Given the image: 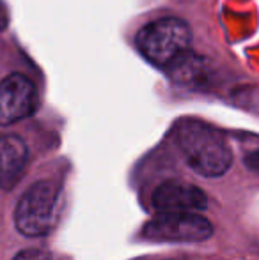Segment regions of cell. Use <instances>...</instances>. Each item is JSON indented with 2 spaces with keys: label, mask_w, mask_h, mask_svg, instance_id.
Wrapping results in <instances>:
<instances>
[{
  "label": "cell",
  "mask_w": 259,
  "mask_h": 260,
  "mask_svg": "<svg viewBox=\"0 0 259 260\" xmlns=\"http://www.w3.org/2000/svg\"><path fill=\"white\" fill-rule=\"evenodd\" d=\"M188 167L204 177H220L231 168L233 152L220 131L199 120H185L176 131Z\"/></svg>",
  "instance_id": "cell-1"
},
{
  "label": "cell",
  "mask_w": 259,
  "mask_h": 260,
  "mask_svg": "<svg viewBox=\"0 0 259 260\" xmlns=\"http://www.w3.org/2000/svg\"><path fill=\"white\" fill-rule=\"evenodd\" d=\"M192 30L180 18H162L148 23L137 34L140 52L158 66H169L188 50Z\"/></svg>",
  "instance_id": "cell-2"
},
{
  "label": "cell",
  "mask_w": 259,
  "mask_h": 260,
  "mask_svg": "<svg viewBox=\"0 0 259 260\" xmlns=\"http://www.w3.org/2000/svg\"><path fill=\"white\" fill-rule=\"evenodd\" d=\"M59 188L52 181H38L21 195L14 211L16 229L27 237H41L52 230Z\"/></svg>",
  "instance_id": "cell-3"
},
{
  "label": "cell",
  "mask_w": 259,
  "mask_h": 260,
  "mask_svg": "<svg viewBox=\"0 0 259 260\" xmlns=\"http://www.w3.org/2000/svg\"><path fill=\"white\" fill-rule=\"evenodd\" d=\"M213 234V226L197 212H162L144 226V236L151 241L167 243H199Z\"/></svg>",
  "instance_id": "cell-4"
},
{
  "label": "cell",
  "mask_w": 259,
  "mask_h": 260,
  "mask_svg": "<svg viewBox=\"0 0 259 260\" xmlns=\"http://www.w3.org/2000/svg\"><path fill=\"white\" fill-rule=\"evenodd\" d=\"M38 108V90L23 75H9L0 82V126H9Z\"/></svg>",
  "instance_id": "cell-5"
},
{
  "label": "cell",
  "mask_w": 259,
  "mask_h": 260,
  "mask_svg": "<svg viewBox=\"0 0 259 260\" xmlns=\"http://www.w3.org/2000/svg\"><path fill=\"white\" fill-rule=\"evenodd\" d=\"M153 206L162 212H195L208 206V197L200 188L185 182H163L153 195Z\"/></svg>",
  "instance_id": "cell-6"
},
{
  "label": "cell",
  "mask_w": 259,
  "mask_h": 260,
  "mask_svg": "<svg viewBox=\"0 0 259 260\" xmlns=\"http://www.w3.org/2000/svg\"><path fill=\"white\" fill-rule=\"evenodd\" d=\"M28 149L14 135L0 137V188L13 189L27 165Z\"/></svg>",
  "instance_id": "cell-7"
},
{
  "label": "cell",
  "mask_w": 259,
  "mask_h": 260,
  "mask_svg": "<svg viewBox=\"0 0 259 260\" xmlns=\"http://www.w3.org/2000/svg\"><path fill=\"white\" fill-rule=\"evenodd\" d=\"M13 260H52V255L39 248H28V250L20 251Z\"/></svg>",
  "instance_id": "cell-8"
},
{
  "label": "cell",
  "mask_w": 259,
  "mask_h": 260,
  "mask_svg": "<svg viewBox=\"0 0 259 260\" xmlns=\"http://www.w3.org/2000/svg\"><path fill=\"white\" fill-rule=\"evenodd\" d=\"M245 163H247V167L252 168V170H259V151L250 152V154L245 157Z\"/></svg>",
  "instance_id": "cell-9"
}]
</instances>
